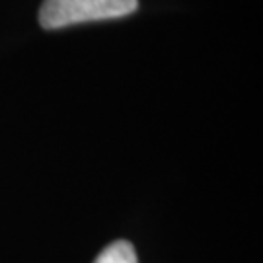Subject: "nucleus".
Here are the masks:
<instances>
[{"label": "nucleus", "instance_id": "obj_1", "mask_svg": "<svg viewBox=\"0 0 263 263\" xmlns=\"http://www.w3.org/2000/svg\"><path fill=\"white\" fill-rule=\"evenodd\" d=\"M139 8V0H45L39 10V24L59 29L84 22L129 16Z\"/></svg>", "mask_w": 263, "mask_h": 263}, {"label": "nucleus", "instance_id": "obj_2", "mask_svg": "<svg viewBox=\"0 0 263 263\" xmlns=\"http://www.w3.org/2000/svg\"><path fill=\"white\" fill-rule=\"evenodd\" d=\"M94 263H139V259H137V252L131 242L117 240L107 246L104 252L96 257Z\"/></svg>", "mask_w": 263, "mask_h": 263}]
</instances>
